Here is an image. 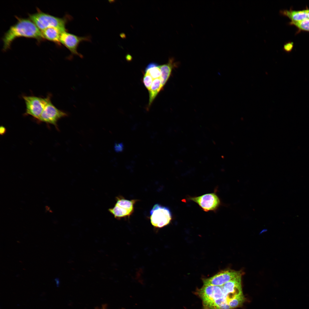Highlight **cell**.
<instances>
[{"instance_id": "1", "label": "cell", "mask_w": 309, "mask_h": 309, "mask_svg": "<svg viewBox=\"0 0 309 309\" xmlns=\"http://www.w3.org/2000/svg\"><path fill=\"white\" fill-rule=\"evenodd\" d=\"M17 19V22L10 27L3 37L4 50L9 48L13 40L17 37H25L39 40L44 39L41 31L30 19Z\"/></svg>"}, {"instance_id": "2", "label": "cell", "mask_w": 309, "mask_h": 309, "mask_svg": "<svg viewBox=\"0 0 309 309\" xmlns=\"http://www.w3.org/2000/svg\"><path fill=\"white\" fill-rule=\"evenodd\" d=\"M29 19L41 31L49 27H55L62 33L66 31V18H60L41 11L29 15Z\"/></svg>"}, {"instance_id": "3", "label": "cell", "mask_w": 309, "mask_h": 309, "mask_svg": "<svg viewBox=\"0 0 309 309\" xmlns=\"http://www.w3.org/2000/svg\"><path fill=\"white\" fill-rule=\"evenodd\" d=\"M172 215L170 209L157 203L150 211V219L152 225L157 228H162L169 224Z\"/></svg>"}, {"instance_id": "4", "label": "cell", "mask_w": 309, "mask_h": 309, "mask_svg": "<svg viewBox=\"0 0 309 309\" xmlns=\"http://www.w3.org/2000/svg\"><path fill=\"white\" fill-rule=\"evenodd\" d=\"M116 203L114 206L108 209V211L116 219L129 218L134 211V205L137 199L128 200L119 195L116 197Z\"/></svg>"}, {"instance_id": "5", "label": "cell", "mask_w": 309, "mask_h": 309, "mask_svg": "<svg viewBox=\"0 0 309 309\" xmlns=\"http://www.w3.org/2000/svg\"><path fill=\"white\" fill-rule=\"evenodd\" d=\"M51 96L48 95L45 98L35 96H23L26 111L25 115H30L38 120L48 102L51 100Z\"/></svg>"}, {"instance_id": "6", "label": "cell", "mask_w": 309, "mask_h": 309, "mask_svg": "<svg viewBox=\"0 0 309 309\" xmlns=\"http://www.w3.org/2000/svg\"><path fill=\"white\" fill-rule=\"evenodd\" d=\"M188 199L193 201L204 211H215L221 204L220 200L215 193L205 194L199 196L189 197Z\"/></svg>"}, {"instance_id": "7", "label": "cell", "mask_w": 309, "mask_h": 309, "mask_svg": "<svg viewBox=\"0 0 309 309\" xmlns=\"http://www.w3.org/2000/svg\"><path fill=\"white\" fill-rule=\"evenodd\" d=\"M68 116V114L66 113L56 107L50 100L47 104L37 120L39 122L53 125L57 128V123L58 120Z\"/></svg>"}, {"instance_id": "8", "label": "cell", "mask_w": 309, "mask_h": 309, "mask_svg": "<svg viewBox=\"0 0 309 309\" xmlns=\"http://www.w3.org/2000/svg\"><path fill=\"white\" fill-rule=\"evenodd\" d=\"M243 272L227 270L221 271L213 276L203 280L204 285L221 286L238 277L241 276Z\"/></svg>"}, {"instance_id": "9", "label": "cell", "mask_w": 309, "mask_h": 309, "mask_svg": "<svg viewBox=\"0 0 309 309\" xmlns=\"http://www.w3.org/2000/svg\"><path fill=\"white\" fill-rule=\"evenodd\" d=\"M88 37H80L68 33L66 31L62 32L60 35V43L65 46L74 55L82 56L77 51V49L80 43L83 41H89Z\"/></svg>"}, {"instance_id": "10", "label": "cell", "mask_w": 309, "mask_h": 309, "mask_svg": "<svg viewBox=\"0 0 309 309\" xmlns=\"http://www.w3.org/2000/svg\"><path fill=\"white\" fill-rule=\"evenodd\" d=\"M203 305L226 296L223 293L221 286L204 285L198 291Z\"/></svg>"}, {"instance_id": "11", "label": "cell", "mask_w": 309, "mask_h": 309, "mask_svg": "<svg viewBox=\"0 0 309 309\" xmlns=\"http://www.w3.org/2000/svg\"><path fill=\"white\" fill-rule=\"evenodd\" d=\"M179 64V62L175 61L173 58H171L167 63L160 66V80L163 88L171 75L173 70L177 68Z\"/></svg>"}, {"instance_id": "12", "label": "cell", "mask_w": 309, "mask_h": 309, "mask_svg": "<svg viewBox=\"0 0 309 309\" xmlns=\"http://www.w3.org/2000/svg\"><path fill=\"white\" fill-rule=\"evenodd\" d=\"M241 276L236 278L221 286L224 294L233 293L237 296L242 294L241 286Z\"/></svg>"}, {"instance_id": "13", "label": "cell", "mask_w": 309, "mask_h": 309, "mask_svg": "<svg viewBox=\"0 0 309 309\" xmlns=\"http://www.w3.org/2000/svg\"><path fill=\"white\" fill-rule=\"evenodd\" d=\"M279 13L281 15L288 17L292 21H298L308 19L305 9L299 11L284 9L280 10Z\"/></svg>"}, {"instance_id": "14", "label": "cell", "mask_w": 309, "mask_h": 309, "mask_svg": "<svg viewBox=\"0 0 309 309\" xmlns=\"http://www.w3.org/2000/svg\"><path fill=\"white\" fill-rule=\"evenodd\" d=\"M44 38L57 43H60V38L62 33L57 28L49 27L41 31Z\"/></svg>"}, {"instance_id": "15", "label": "cell", "mask_w": 309, "mask_h": 309, "mask_svg": "<svg viewBox=\"0 0 309 309\" xmlns=\"http://www.w3.org/2000/svg\"><path fill=\"white\" fill-rule=\"evenodd\" d=\"M162 89L160 78L153 80L150 89L149 91L148 107L150 106L159 92Z\"/></svg>"}, {"instance_id": "16", "label": "cell", "mask_w": 309, "mask_h": 309, "mask_svg": "<svg viewBox=\"0 0 309 309\" xmlns=\"http://www.w3.org/2000/svg\"><path fill=\"white\" fill-rule=\"evenodd\" d=\"M244 301L245 298L242 294L231 300L229 302L228 304L231 309H233L242 306Z\"/></svg>"}, {"instance_id": "17", "label": "cell", "mask_w": 309, "mask_h": 309, "mask_svg": "<svg viewBox=\"0 0 309 309\" xmlns=\"http://www.w3.org/2000/svg\"><path fill=\"white\" fill-rule=\"evenodd\" d=\"M290 25H294L298 28L299 30L309 31V19H306L298 21L290 22Z\"/></svg>"}, {"instance_id": "18", "label": "cell", "mask_w": 309, "mask_h": 309, "mask_svg": "<svg viewBox=\"0 0 309 309\" xmlns=\"http://www.w3.org/2000/svg\"><path fill=\"white\" fill-rule=\"evenodd\" d=\"M160 66L157 64L154 66L148 69L145 70V72L149 74L153 80L157 78H160L161 77V71L160 69Z\"/></svg>"}, {"instance_id": "19", "label": "cell", "mask_w": 309, "mask_h": 309, "mask_svg": "<svg viewBox=\"0 0 309 309\" xmlns=\"http://www.w3.org/2000/svg\"><path fill=\"white\" fill-rule=\"evenodd\" d=\"M153 79L147 73L144 75L143 81L144 84L148 90H150Z\"/></svg>"}, {"instance_id": "20", "label": "cell", "mask_w": 309, "mask_h": 309, "mask_svg": "<svg viewBox=\"0 0 309 309\" xmlns=\"http://www.w3.org/2000/svg\"><path fill=\"white\" fill-rule=\"evenodd\" d=\"M293 42H289L285 44L283 46L284 50L287 52H290L293 47Z\"/></svg>"}, {"instance_id": "21", "label": "cell", "mask_w": 309, "mask_h": 309, "mask_svg": "<svg viewBox=\"0 0 309 309\" xmlns=\"http://www.w3.org/2000/svg\"><path fill=\"white\" fill-rule=\"evenodd\" d=\"M114 149L117 152H121L124 149L123 144L122 143H115L114 146Z\"/></svg>"}, {"instance_id": "22", "label": "cell", "mask_w": 309, "mask_h": 309, "mask_svg": "<svg viewBox=\"0 0 309 309\" xmlns=\"http://www.w3.org/2000/svg\"><path fill=\"white\" fill-rule=\"evenodd\" d=\"M5 129L3 126H1L0 128V132L1 133H2V134L4 133L5 131Z\"/></svg>"}, {"instance_id": "23", "label": "cell", "mask_w": 309, "mask_h": 309, "mask_svg": "<svg viewBox=\"0 0 309 309\" xmlns=\"http://www.w3.org/2000/svg\"><path fill=\"white\" fill-rule=\"evenodd\" d=\"M305 10L307 13L308 18L309 19V9L306 7Z\"/></svg>"}]
</instances>
